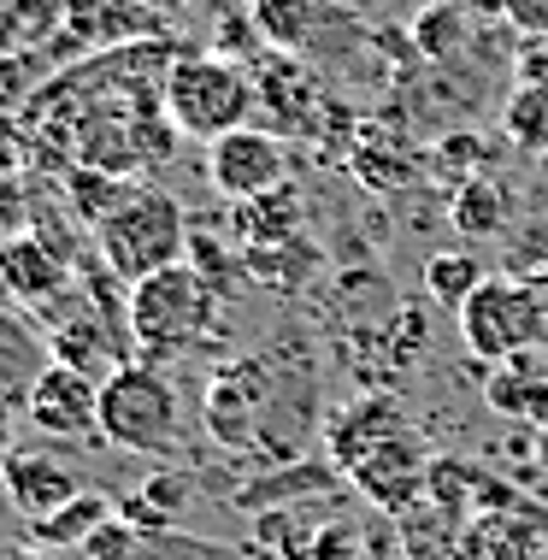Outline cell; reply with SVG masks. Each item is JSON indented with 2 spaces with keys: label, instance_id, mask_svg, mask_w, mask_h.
I'll list each match as a JSON object with an SVG mask.
<instances>
[{
  "label": "cell",
  "instance_id": "cell-25",
  "mask_svg": "<svg viewBox=\"0 0 548 560\" xmlns=\"http://www.w3.org/2000/svg\"><path fill=\"white\" fill-rule=\"evenodd\" d=\"M0 560H59V549H42V542H24V549H7Z\"/></svg>",
  "mask_w": 548,
  "mask_h": 560
},
{
  "label": "cell",
  "instance_id": "cell-7",
  "mask_svg": "<svg viewBox=\"0 0 548 560\" xmlns=\"http://www.w3.org/2000/svg\"><path fill=\"white\" fill-rule=\"evenodd\" d=\"M207 184L224 195L231 207L242 201H260L278 184H289V154H283V136L260 130V125H242L219 142H207Z\"/></svg>",
  "mask_w": 548,
  "mask_h": 560
},
{
  "label": "cell",
  "instance_id": "cell-5",
  "mask_svg": "<svg viewBox=\"0 0 548 560\" xmlns=\"http://www.w3.org/2000/svg\"><path fill=\"white\" fill-rule=\"evenodd\" d=\"M460 342L466 354L490 360V366H508L520 360L530 342H537V283H520V278H483L460 307Z\"/></svg>",
  "mask_w": 548,
  "mask_h": 560
},
{
  "label": "cell",
  "instance_id": "cell-26",
  "mask_svg": "<svg viewBox=\"0 0 548 560\" xmlns=\"http://www.w3.org/2000/svg\"><path fill=\"white\" fill-rule=\"evenodd\" d=\"M537 342L548 348V290H537Z\"/></svg>",
  "mask_w": 548,
  "mask_h": 560
},
{
  "label": "cell",
  "instance_id": "cell-15",
  "mask_svg": "<svg viewBox=\"0 0 548 560\" xmlns=\"http://www.w3.org/2000/svg\"><path fill=\"white\" fill-rule=\"evenodd\" d=\"M136 195V184H125V177H113L106 172V165H95V172H71V213H78L89 231H95V224L106 219V213H118V207H125Z\"/></svg>",
  "mask_w": 548,
  "mask_h": 560
},
{
  "label": "cell",
  "instance_id": "cell-24",
  "mask_svg": "<svg viewBox=\"0 0 548 560\" xmlns=\"http://www.w3.org/2000/svg\"><path fill=\"white\" fill-rule=\"evenodd\" d=\"M19 419H24V389L0 377V460L12 454V431H19Z\"/></svg>",
  "mask_w": 548,
  "mask_h": 560
},
{
  "label": "cell",
  "instance_id": "cell-16",
  "mask_svg": "<svg viewBox=\"0 0 548 560\" xmlns=\"http://www.w3.org/2000/svg\"><path fill=\"white\" fill-rule=\"evenodd\" d=\"M508 136L525 154H548V83H520L508 101Z\"/></svg>",
  "mask_w": 548,
  "mask_h": 560
},
{
  "label": "cell",
  "instance_id": "cell-3",
  "mask_svg": "<svg viewBox=\"0 0 548 560\" xmlns=\"http://www.w3.org/2000/svg\"><path fill=\"white\" fill-rule=\"evenodd\" d=\"M254 107H260V83L236 59L183 54L165 71V118L195 142H219V136L254 125Z\"/></svg>",
  "mask_w": 548,
  "mask_h": 560
},
{
  "label": "cell",
  "instance_id": "cell-1",
  "mask_svg": "<svg viewBox=\"0 0 548 560\" xmlns=\"http://www.w3.org/2000/svg\"><path fill=\"white\" fill-rule=\"evenodd\" d=\"M125 319H130L136 360L165 366V360L189 354L195 342H207L212 319H219V295H212V283H207L201 266H195V260H177V266L154 271V278L130 283Z\"/></svg>",
  "mask_w": 548,
  "mask_h": 560
},
{
  "label": "cell",
  "instance_id": "cell-6",
  "mask_svg": "<svg viewBox=\"0 0 548 560\" xmlns=\"http://www.w3.org/2000/svg\"><path fill=\"white\" fill-rule=\"evenodd\" d=\"M24 425L48 443H101V377L48 360L24 389Z\"/></svg>",
  "mask_w": 548,
  "mask_h": 560
},
{
  "label": "cell",
  "instance_id": "cell-20",
  "mask_svg": "<svg viewBox=\"0 0 548 560\" xmlns=\"http://www.w3.org/2000/svg\"><path fill=\"white\" fill-rule=\"evenodd\" d=\"M460 30H466V7H460V0H431V7L419 12L413 36H419L424 59H448V54H454V36H460Z\"/></svg>",
  "mask_w": 548,
  "mask_h": 560
},
{
  "label": "cell",
  "instance_id": "cell-21",
  "mask_svg": "<svg viewBox=\"0 0 548 560\" xmlns=\"http://www.w3.org/2000/svg\"><path fill=\"white\" fill-rule=\"evenodd\" d=\"M24 231H36V195H30V184L19 172L0 165V242H12Z\"/></svg>",
  "mask_w": 548,
  "mask_h": 560
},
{
  "label": "cell",
  "instance_id": "cell-2",
  "mask_svg": "<svg viewBox=\"0 0 548 560\" xmlns=\"http://www.w3.org/2000/svg\"><path fill=\"white\" fill-rule=\"evenodd\" d=\"M95 242H101V260L118 283H142L165 266L189 260L195 224H189V213H183L177 195H165L154 184H136L130 201L95 224Z\"/></svg>",
  "mask_w": 548,
  "mask_h": 560
},
{
  "label": "cell",
  "instance_id": "cell-13",
  "mask_svg": "<svg viewBox=\"0 0 548 560\" xmlns=\"http://www.w3.org/2000/svg\"><path fill=\"white\" fill-rule=\"evenodd\" d=\"M248 12H254V30H260L271 48L295 54V48H307V36H313L318 0H254Z\"/></svg>",
  "mask_w": 548,
  "mask_h": 560
},
{
  "label": "cell",
  "instance_id": "cell-17",
  "mask_svg": "<svg viewBox=\"0 0 548 560\" xmlns=\"http://www.w3.org/2000/svg\"><path fill=\"white\" fill-rule=\"evenodd\" d=\"M478 283H483V266L471 254H431L424 260V295L443 301V307H460Z\"/></svg>",
  "mask_w": 548,
  "mask_h": 560
},
{
  "label": "cell",
  "instance_id": "cell-8",
  "mask_svg": "<svg viewBox=\"0 0 548 560\" xmlns=\"http://www.w3.org/2000/svg\"><path fill=\"white\" fill-rule=\"evenodd\" d=\"M78 283V260L59 254L42 231H24L12 242H0V295L24 301V307H54L59 295Z\"/></svg>",
  "mask_w": 548,
  "mask_h": 560
},
{
  "label": "cell",
  "instance_id": "cell-12",
  "mask_svg": "<svg viewBox=\"0 0 548 560\" xmlns=\"http://www.w3.org/2000/svg\"><path fill=\"white\" fill-rule=\"evenodd\" d=\"M113 513H118L113 495H101V490H78V495H71V502L59 508V513H48V520L30 525V537H36L42 549H59V555H66V549H83V542L95 537V525H101V520H113Z\"/></svg>",
  "mask_w": 548,
  "mask_h": 560
},
{
  "label": "cell",
  "instance_id": "cell-10",
  "mask_svg": "<svg viewBox=\"0 0 548 560\" xmlns=\"http://www.w3.org/2000/svg\"><path fill=\"white\" fill-rule=\"evenodd\" d=\"M348 478H354V490L365 502H377L384 513H407V508H419L424 483H431V460H424V448L413 443V431H401V436H389L384 448L365 454Z\"/></svg>",
  "mask_w": 548,
  "mask_h": 560
},
{
  "label": "cell",
  "instance_id": "cell-19",
  "mask_svg": "<svg viewBox=\"0 0 548 560\" xmlns=\"http://www.w3.org/2000/svg\"><path fill=\"white\" fill-rule=\"evenodd\" d=\"M501 219H508V201H501V189L490 177L460 184V195H454V224H460L466 236H490V231H501Z\"/></svg>",
  "mask_w": 548,
  "mask_h": 560
},
{
  "label": "cell",
  "instance_id": "cell-14",
  "mask_svg": "<svg viewBox=\"0 0 548 560\" xmlns=\"http://www.w3.org/2000/svg\"><path fill=\"white\" fill-rule=\"evenodd\" d=\"M236 219H242V231H248V248L254 242H283V236H295V224H301V201L289 184H278L271 195H260V201H242Z\"/></svg>",
  "mask_w": 548,
  "mask_h": 560
},
{
  "label": "cell",
  "instance_id": "cell-22",
  "mask_svg": "<svg viewBox=\"0 0 548 560\" xmlns=\"http://www.w3.org/2000/svg\"><path fill=\"white\" fill-rule=\"evenodd\" d=\"M142 537H148V532H136L125 513H113V520H101V525H95V537L83 542V555H89V560H130Z\"/></svg>",
  "mask_w": 548,
  "mask_h": 560
},
{
  "label": "cell",
  "instance_id": "cell-23",
  "mask_svg": "<svg viewBox=\"0 0 548 560\" xmlns=\"http://www.w3.org/2000/svg\"><path fill=\"white\" fill-rule=\"evenodd\" d=\"M495 12L520 30V36L548 42V0H495Z\"/></svg>",
  "mask_w": 548,
  "mask_h": 560
},
{
  "label": "cell",
  "instance_id": "cell-18",
  "mask_svg": "<svg viewBox=\"0 0 548 560\" xmlns=\"http://www.w3.org/2000/svg\"><path fill=\"white\" fill-rule=\"evenodd\" d=\"M48 348H42L30 330L12 319V313H0V377L7 384H19V389H30V377H36L42 366H48Z\"/></svg>",
  "mask_w": 548,
  "mask_h": 560
},
{
  "label": "cell",
  "instance_id": "cell-11",
  "mask_svg": "<svg viewBox=\"0 0 548 560\" xmlns=\"http://www.w3.org/2000/svg\"><path fill=\"white\" fill-rule=\"evenodd\" d=\"M407 431V413L395 407L389 396H360L354 407H342L337 419H330V460L342 466V472H354V466L365 460L372 448H384L389 436Z\"/></svg>",
  "mask_w": 548,
  "mask_h": 560
},
{
  "label": "cell",
  "instance_id": "cell-4",
  "mask_svg": "<svg viewBox=\"0 0 548 560\" xmlns=\"http://www.w3.org/2000/svg\"><path fill=\"white\" fill-rule=\"evenodd\" d=\"M101 443L125 454H172L183 443V407L172 377L148 360H125L101 377Z\"/></svg>",
  "mask_w": 548,
  "mask_h": 560
},
{
  "label": "cell",
  "instance_id": "cell-9",
  "mask_svg": "<svg viewBox=\"0 0 548 560\" xmlns=\"http://www.w3.org/2000/svg\"><path fill=\"white\" fill-rule=\"evenodd\" d=\"M78 490H83L78 472H71L59 454H48V448H12L7 460H0V495H7V508L19 513V520H30V525L59 513Z\"/></svg>",
  "mask_w": 548,
  "mask_h": 560
}]
</instances>
